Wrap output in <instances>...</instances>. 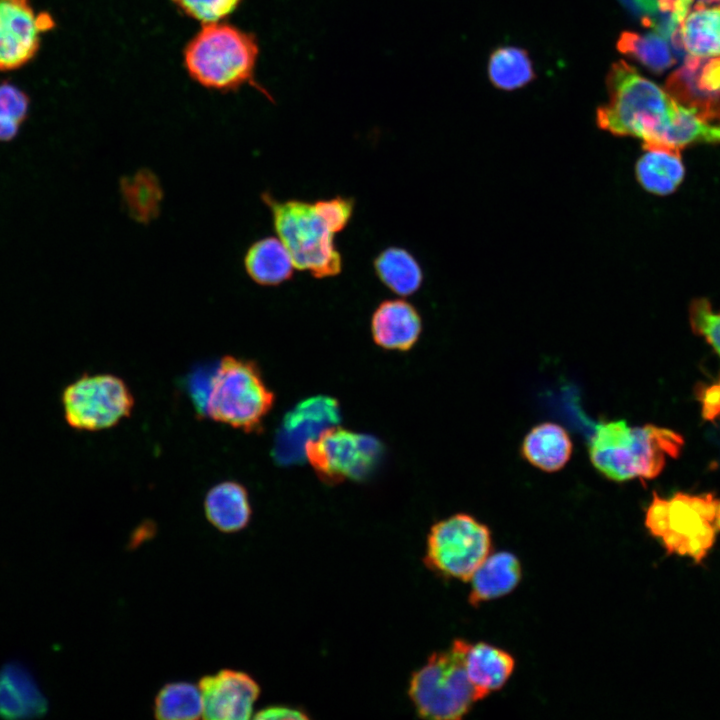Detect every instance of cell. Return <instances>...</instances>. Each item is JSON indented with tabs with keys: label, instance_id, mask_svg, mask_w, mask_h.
I'll use <instances>...</instances> for the list:
<instances>
[{
	"label": "cell",
	"instance_id": "cell-24",
	"mask_svg": "<svg viewBox=\"0 0 720 720\" xmlns=\"http://www.w3.org/2000/svg\"><path fill=\"white\" fill-rule=\"evenodd\" d=\"M617 48L656 73L667 70L675 63L667 39L658 31L646 34L623 32L618 39Z\"/></svg>",
	"mask_w": 720,
	"mask_h": 720
},
{
	"label": "cell",
	"instance_id": "cell-21",
	"mask_svg": "<svg viewBox=\"0 0 720 720\" xmlns=\"http://www.w3.org/2000/svg\"><path fill=\"white\" fill-rule=\"evenodd\" d=\"M244 268L250 279L262 286H277L291 279L294 265L278 237H265L252 243L244 255Z\"/></svg>",
	"mask_w": 720,
	"mask_h": 720
},
{
	"label": "cell",
	"instance_id": "cell-30",
	"mask_svg": "<svg viewBox=\"0 0 720 720\" xmlns=\"http://www.w3.org/2000/svg\"><path fill=\"white\" fill-rule=\"evenodd\" d=\"M29 103L26 93L17 86L0 84V120L21 125L28 115Z\"/></svg>",
	"mask_w": 720,
	"mask_h": 720
},
{
	"label": "cell",
	"instance_id": "cell-34",
	"mask_svg": "<svg viewBox=\"0 0 720 720\" xmlns=\"http://www.w3.org/2000/svg\"><path fill=\"white\" fill-rule=\"evenodd\" d=\"M684 538L685 535L673 530H668L660 539L662 540L666 552L668 554H673Z\"/></svg>",
	"mask_w": 720,
	"mask_h": 720
},
{
	"label": "cell",
	"instance_id": "cell-19",
	"mask_svg": "<svg viewBox=\"0 0 720 720\" xmlns=\"http://www.w3.org/2000/svg\"><path fill=\"white\" fill-rule=\"evenodd\" d=\"M573 444L564 427L554 422L534 426L524 437L522 457L548 473L561 470L570 460Z\"/></svg>",
	"mask_w": 720,
	"mask_h": 720
},
{
	"label": "cell",
	"instance_id": "cell-26",
	"mask_svg": "<svg viewBox=\"0 0 720 720\" xmlns=\"http://www.w3.org/2000/svg\"><path fill=\"white\" fill-rule=\"evenodd\" d=\"M157 719H198L203 712L200 689L189 682L165 684L154 700Z\"/></svg>",
	"mask_w": 720,
	"mask_h": 720
},
{
	"label": "cell",
	"instance_id": "cell-32",
	"mask_svg": "<svg viewBox=\"0 0 720 720\" xmlns=\"http://www.w3.org/2000/svg\"><path fill=\"white\" fill-rule=\"evenodd\" d=\"M256 719H307L308 716L301 710L283 707L270 706L260 710L256 715Z\"/></svg>",
	"mask_w": 720,
	"mask_h": 720
},
{
	"label": "cell",
	"instance_id": "cell-6",
	"mask_svg": "<svg viewBox=\"0 0 720 720\" xmlns=\"http://www.w3.org/2000/svg\"><path fill=\"white\" fill-rule=\"evenodd\" d=\"M468 644L454 640L449 649L433 653L413 673L408 693L420 717L458 720L480 700L465 670Z\"/></svg>",
	"mask_w": 720,
	"mask_h": 720
},
{
	"label": "cell",
	"instance_id": "cell-10",
	"mask_svg": "<svg viewBox=\"0 0 720 720\" xmlns=\"http://www.w3.org/2000/svg\"><path fill=\"white\" fill-rule=\"evenodd\" d=\"M341 420L336 399L317 395L299 402L283 418L277 431L272 455L280 465L299 464L305 459L307 442L317 438Z\"/></svg>",
	"mask_w": 720,
	"mask_h": 720
},
{
	"label": "cell",
	"instance_id": "cell-15",
	"mask_svg": "<svg viewBox=\"0 0 720 720\" xmlns=\"http://www.w3.org/2000/svg\"><path fill=\"white\" fill-rule=\"evenodd\" d=\"M422 320L417 309L402 299L385 300L372 315L374 342L388 350L407 351L418 341Z\"/></svg>",
	"mask_w": 720,
	"mask_h": 720
},
{
	"label": "cell",
	"instance_id": "cell-12",
	"mask_svg": "<svg viewBox=\"0 0 720 720\" xmlns=\"http://www.w3.org/2000/svg\"><path fill=\"white\" fill-rule=\"evenodd\" d=\"M666 91L704 120L720 124V56H686L683 65L668 77Z\"/></svg>",
	"mask_w": 720,
	"mask_h": 720
},
{
	"label": "cell",
	"instance_id": "cell-3",
	"mask_svg": "<svg viewBox=\"0 0 720 720\" xmlns=\"http://www.w3.org/2000/svg\"><path fill=\"white\" fill-rule=\"evenodd\" d=\"M259 45L254 34L215 22L204 24L184 49V65L200 85L219 91H233L250 84L272 100L255 81Z\"/></svg>",
	"mask_w": 720,
	"mask_h": 720
},
{
	"label": "cell",
	"instance_id": "cell-36",
	"mask_svg": "<svg viewBox=\"0 0 720 720\" xmlns=\"http://www.w3.org/2000/svg\"><path fill=\"white\" fill-rule=\"evenodd\" d=\"M675 553H677L680 556H685L688 553V545H687V537L685 536L684 540L680 543V545L677 547Z\"/></svg>",
	"mask_w": 720,
	"mask_h": 720
},
{
	"label": "cell",
	"instance_id": "cell-9",
	"mask_svg": "<svg viewBox=\"0 0 720 720\" xmlns=\"http://www.w3.org/2000/svg\"><path fill=\"white\" fill-rule=\"evenodd\" d=\"M382 443L372 435L337 426L307 442L305 459L321 481L336 485L345 480H364L383 456Z\"/></svg>",
	"mask_w": 720,
	"mask_h": 720
},
{
	"label": "cell",
	"instance_id": "cell-14",
	"mask_svg": "<svg viewBox=\"0 0 720 720\" xmlns=\"http://www.w3.org/2000/svg\"><path fill=\"white\" fill-rule=\"evenodd\" d=\"M669 43L678 55L719 57L720 0L694 1Z\"/></svg>",
	"mask_w": 720,
	"mask_h": 720
},
{
	"label": "cell",
	"instance_id": "cell-1",
	"mask_svg": "<svg viewBox=\"0 0 720 720\" xmlns=\"http://www.w3.org/2000/svg\"><path fill=\"white\" fill-rule=\"evenodd\" d=\"M607 87L608 102L598 108L596 121L613 135L639 138L643 147L680 151L720 142V124L704 120L624 61L611 67Z\"/></svg>",
	"mask_w": 720,
	"mask_h": 720
},
{
	"label": "cell",
	"instance_id": "cell-29",
	"mask_svg": "<svg viewBox=\"0 0 720 720\" xmlns=\"http://www.w3.org/2000/svg\"><path fill=\"white\" fill-rule=\"evenodd\" d=\"M669 530L682 535H695L708 521L689 503V494L678 492L668 499L667 514ZM710 523V522H709Z\"/></svg>",
	"mask_w": 720,
	"mask_h": 720
},
{
	"label": "cell",
	"instance_id": "cell-37",
	"mask_svg": "<svg viewBox=\"0 0 720 720\" xmlns=\"http://www.w3.org/2000/svg\"><path fill=\"white\" fill-rule=\"evenodd\" d=\"M712 525L715 528L716 532H720V513L715 517Z\"/></svg>",
	"mask_w": 720,
	"mask_h": 720
},
{
	"label": "cell",
	"instance_id": "cell-7",
	"mask_svg": "<svg viewBox=\"0 0 720 720\" xmlns=\"http://www.w3.org/2000/svg\"><path fill=\"white\" fill-rule=\"evenodd\" d=\"M491 549L489 528L471 515L458 513L431 527L424 562L442 577L469 581Z\"/></svg>",
	"mask_w": 720,
	"mask_h": 720
},
{
	"label": "cell",
	"instance_id": "cell-18",
	"mask_svg": "<svg viewBox=\"0 0 720 720\" xmlns=\"http://www.w3.org/2000/svg\"><path fill=\"white\" fill-rule=\"evenodd\" d=\"M522 577L519 559L510 552L490 554L478 567L471 580L469 602L478 606L512 592Z\"/></svg>",
	"mask_w": 720,
	"mask_h": 720
},
{
	"label": "cell",
	"instance_id": "cell-13",
	"mask_svg": "<svg viewBox=\"0 0 720 720\" xmlns=\"http://www.w3.org/2000/svg\"><path fill=\"white\" fill-rule=\"evenodd\" d=\"M203 717L213 720L250 718L260 686L248 673L223 669L199 681Z\"/></svg>",
	"mask_w": 720,
	"mask_h": 720
},
{
	"label": "cell",
	"instance_id": "cell-20",
	"mask_svg": "<svg viewBox=\"0 0 720 720\" xmlns=\"http://www.w3.org/2000/svg\"><path fill=\"white\" fill-rule=\"evenodd\" d=\"M635 174L640 185L656 195L674 192L684 178V165L680 150L665 147H643Z\"/></svg>",
	"mask_w": 720,
	"mask_h": 720
},
{
	"label": "cell",
	"instance_id": "cell-2",
	"mask_svg": "<svg viewBox=\"0 0 720 720\" xmlns=\"http://www.w3.org/2000/svg\"><path fill=\"white\" fill-rule=\"evenodd\" d=\"M682 445L683 438L669 429L650 424L630 427L625 420H612L596 426L589 457L609 480L653 479L662 472L668 458L679 455Z\"/></svg>",
	"mask_w": 720,
	"mask_h": 720
},
{
	"label": "cell",
	"instance_id": "cell-8",
	"mask_svg": "<svg viewBox=\"0 0 720 720\" xmlns=\"http://www.w3.org/2000/svg\"><path fill=\"white\" fill-rule=\"evenodd\" d=\"M66 423L78 431H101L128 418L134 396L126 382L113 374H83L62 391Z\"/></svg>",
	"mask_w": 720,
	"mask_h": 720
},
{
	"label": "cell",
	"instance_id": "cell-17",
	"mask_svg": "<svg viewBox=\"0 0 720 720\" xmlns=\"http://www.w3.org/2000/svg\"><path fill=\"white\" fill-rule=\"evenodd\" d=\"M464 665L468 679L481 700L506 684L514 671L515 660L511 654L493 645L469 643Z\"/></svg>",
	"mask_w": 720,
	"mask_h": 720
},
{
	"label": "cell",
	"instance_id": "cell-31",
	"mask_svg": "<svg viewBox=\"0 0 720 720\" xmlns=\"http://www.w3.org/2000/svg\"><path fill=\"white\" fill-rule=\"evenodd\" d=\"M314 205L334 234L347 226L354 210V200L341 196L329 200H319Z\"/></svg>",
	"mask_w": 720,
	"mask_h": 720
},
{
	"label": "cell",
	"instance_id": "cell-35",
	"mask_svg": "<svg viewBox=\"0 0 720 720\" xmlns=\"http://www.w3.org/2000/svg\"><path fill=\"white\" fill-rule=\"evenodd\" d=\"M19 124L0 120V142H8L14 139L20 129Z\"/></svg>",
	"mask_w": 720,
	"mask_h": 720
},
{
	"label": "cell",
	"instance_id": "cell-22",
	"mask_svg": "<svg viewBox=\"0 0 720 720\" xmlns=\"http://www.w3.org/2000/svg\"><path fill=\"white\" fill-rule=\"evenodd\" d=\"M373 265L381 282L399 296L414 294L423 282L419 263L403 248L389 247L381 251Z\"/></svg>",
	"mask_w": 720,
	"mask_h": 720
},
{
	"label": "cell",
	"instance_id": "cell-16",
	"mask_svg": "<svg viewBox=\"0 0 720 720\" xmlns=\"http://www.w3.org/2000/svg\"><path fill=\"white\" fill-rule=\"evenodd\" d=\"M204 512L207 520L223 533L243 530L252 516L246 487L233 480L217 483L206 493Z\"/></svg>",
	"mask_w": 720,
	"mask_h": 720
},
{
	"label": "cell",
	"instance_id": "cell-27",
	"mask_svg": "<svg viewBox=\"0 0 720 720\" xmlns=\"http://www.w3.org/2000/svg\"><path fill=\"white\" fill-rule=\"evenodd\" d=\"M689 322L720 356V312L714 311L706 298H697L689 305Z\"/></svg>",
	"mask_w": 720,
	"mask_h": 720
},
{
	"label": "cell",
	"instance_id": "cell-5",
	"mask_svg": "<svg viewBox=\"0 0 720 720\" xmlns=\"http://www.w3.org/2000/svg\"><path fill=\"white\" fill-rule=\"evenodd\" d=\"M269 208L274 230L298 270L315 278L338 275L342 257L334 243V233L317 212L314 203L290 199L279 201L268 192L261 195Z\"/></svg>",
	"mask_w": 720,
	"mask_h": 720
},
{
	"label": "cell",
	"instance_id": "cell-28",
	"mask_svg": "<svg viewBox=\"0 0 720 720\" xmlns=\"http://www.w3.org/2000/svg\"><path fill=\"white\" fill-rule=\"evenodd\" d=\"M185 15L204 24L221 22L242 0H171Z\"/></svg>",
	"mask_w": 720,
	"mask_h": 720
},
{
	"label": "cell",
	"instance_id": "cell-25",
	"mask_svg": "<svg viewBox=\"0 0 720 720\" xmlns=\"http://www.w3.org/2000/svg\"><path fill=\"white\" fill-rule=\"evenodd\" d=\"M488 74L495 87L514 90L534 78L532 62L527 52L517 47H501L489 58Z\"/></svg>",
	"mask_w": 720,
	"mask_h": 720
},
{
	"label": "cell",
	"instance_id": "cell-11",
	"mask_svg": "<svg viewBox=\"0 0 720 720\" xmlns=\"http://www.w3.org/2000/svg\"><path fill=\"white\" fill-rule=\"evenodd\" d=\"M54 26L52 17L36 12L29 0H0V70H14L37 53L41 35Z\"/></svg>",
	"mask_w": 720,
	"mask_h": 720
},
{
	"label": "cell",
	"instance_id": "cell-33",
	"mask_svg": "<svg viewBox=\"0 0 720 720\" xmlns=\"http://www.w3.org/2000/svg\"><path fill=\"white\" fill-rule=\"evenodd\" d=\"M687 537L688 553L696 563H700L707 555L708 550L705 549L701 540L696 535H689Z\"/></svg>",
	"mask_w": 720,
	"mask_h": 720
},
{
	"label": "cell",
	"instance_id": "cell-4",
	"mask_svg": "<svg viewBox=\"0 0 720 720\" xmlns=\"http://www.w3.org/2000/svg\"><path fill=\"white\" fill-rule=\"evenodd\" d=\"M274 402L256 362L226 355L214 371L205 416L245 433L257 432Z\"/></svg>",
	"mask_w": 720,
	"mask_h": 720
},
{
	"label": "cell",
	"instance_id": "cell-23",
	"mask_svg": "<svg viewBox=\"0 0 720 720\" xmlns=\"http://www.w3.org/2000/svg\"><path fill=\"white\" fill-rule=\"evenodd\" d=\"M123 203L131 218L139 223H149L160 213L163 190L156 175L141 169L123 177L120 182Z\"/></svg>",
	"mask_w": 720,
	"mask_h": 720
}]
</instances>
